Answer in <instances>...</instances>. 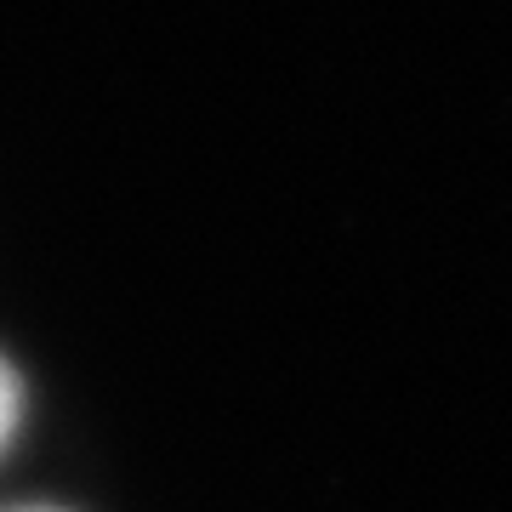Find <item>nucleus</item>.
Returning a JSON list of instances; mask_svg holds the SVG:
<instances>
[{"mask_svg": "<svg viewBox=\"0 0 512 512\" xmlns=\"http://www.w3.org/2000/svg\"><path fill=\"white\" fill-rule=\"evenodd\" d=\"M12 421H18V382H12V370L0 359V439L12 433Z\"/></svg>", "mask_w": 512, "mask_h": 512, "instance_id": "1", "label": "nucleus"}]
</instances>
